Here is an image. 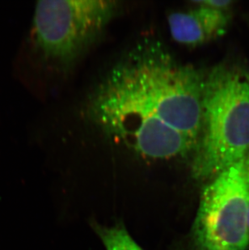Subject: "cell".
I'll return each mask as SVG.
<instances>
[{"instance_id":"1","label":"cell","mask_w":249,"mask_h":250,"mask_svg":"<svg viewBox=\"0 0 249 250\" xmlns=\"http://www.w3.org/2000/svg\"><path fill=\"white\" fill-rule=\"evenodd\" d=\"M205 76L158 43L139 45L95 91L91 117L143 158H182L193 154L202 132Z\"/></svg>"},{"instance_id":"6","label":"cell","mask_w":249,"mask_h":250,"mask_svg":"<svg viewBox=\"0 0 249 250\" xmlns=\"http://www.w3.org/2000/svg\"><path fill=\"white\" fill-rule=\"evenodd\" d=\"M93 229L106 250H144L130 236L123 223L111 226L94 223Z\"/></svg>"},{"instance_id":"2","label":"cell","mask_w":249,"mask_h":250,"mask_svg":"<svg viewBox=\"0 0 249 250\" xmlns=\"http://www.w3.org/2000/svg\"><path fill=\"white\" fill-rule=\"evenodd\" d=\"M249 152V72L220 64L205 76L202 128L192 175L208 182Z\"/></svg>"},{"instance_id":"3","label":"cell","mask_w":249,"mask_h":250,"mask_svg":"<svg viewBox=\"0 0 249 250\" xmlns=\"http://www.w3.org/2000/svg\"><path fill=\"white\" fill-rule=\"evenodd\" d=\"M118 7L112 0L38 1L22 55L41 68L66 69L97 40Z\"/></svg>"},{"instance_id":"5","label":"cell","mask_w":249,"mask_h":250,"mask_svg":"<svg viewBox=\"0 0 249 250\" xmlns=\"http://www.w3.org/2000/svg\"><path fill=\"white\" fill-rule=\"evenodd\" d=\"M193 3L195 5L193 8L172 12L167 17L173 40L181 45L194 47L224 35L230 22L228 12Z\"/></svg>"},{"instance_id":"9","label":"cell","mask_w":249,"mask_h":250,"mask_svg":"<svg viewBox=\"0 0 249 250\" xmlns=\"http://www.w3.org/2000/svg\"><path fill=\"white\" fill-rule=\"evenodd\" d=\"M248 226H249V212H248Z\"/></svg>"},{"instance_id":"4","label":"cell","mask_w":249,"mask_h":250,"mask_svg":"<svg viewBox=\"0 0 249 250\" xmlns=\"http://www.w3.org/2000/svg\"><path fill=\"white\" fill-rule=\"evenodd\" d=\"M245 160L207 182L190 231V250H247L249 184Z\"/></svg>"},{"instance_id":"7","label":"cell","mask_w":249,"mask_h":250,"mask_svg":"<svg viewBox=\"0 0 249 250\" xmlns=\"http://www.w3.org/2000/svg\"><path fill=\"white\" fill-rule=\"evenodd\" d=\"M193 2L202 5L205 7H209L212 9L228 12V9L232 4L233 1L231 0H202V1H193Z\"/></svg>"},{"instance_id":"8","label":"cell","mask_w":249,"mask_h":250,"mask_svg":"<svg viewBox=\"0 0 249 250\" xmlns=\"http://www.w3.org/2000/svg\"><path fill=\"white\" fill-rule=\"evenodd\" d=\"M245 175H246V177H247L248 182H249V152L248 153L247 156L245 157Z\"/></svg>"}]
</instances>
